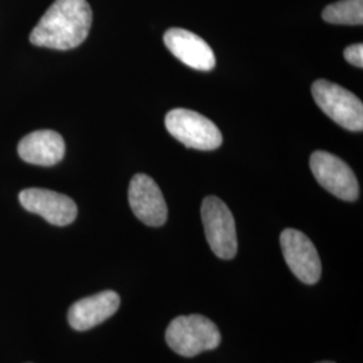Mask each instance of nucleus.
<instances>
[{
	"mask_svg": "<svg viewBox=\"0 0 363 363\" xmlns=\"http://www.w3.org/2000/svg\"><path fill=\"white\" fill-rule=\"evenodd\" d=\"M91 6L86 0H55L30 34V42L39 48L70 50L89 34Z\"/></svg>",
	"mask_w": 363,
	"mask_h": 363,
	"instance_id": "obj_1",
	"label": "nucleus"
},
{
	"mask_svg": "<svg viewBox=\"0 0 363 363\" xmlns=\"http://www.w3.org/2000/svg\"><path fill=\"white\" fill-rule=\"evenodd\" d=\"M169 349L182 357L191 358L220 346L218 327L202 315H184L171 320L166 331Z\"/></svg>",
	"mask_w": 363,
	"mask_h": 363,
	"instance_id": "obj_2",
	"label": "nucleus"
},
{
	"mask_svg": "<svg viewBox=\"0 0 363 363\" xmlns=\"http://www.w3.org/2000/svg\"><path fill=\"white\" fill-rule=\"evenodd\" d=\"M312 97L327 116L352 132L363 130L362 101L350 91L327 79L312 84Z\"/></svg>",
	"mask_w": 363,
	"mask_h": 363,
	"instance_id": "obj_3",
	"label": "nucleus"
},
{
	"mask_svg": "<svg viewBox=\"0 0 363 363\" xmlns=\"http://www.w3.org/2000/svg\"><path fill=\"white\" fill-rule=\"evenodd\" d=\"M166 128L171 136L189 148L201 151L217 150L222 144V135L218 127L201 113L177 108L166 116Z\"/></svg>",
	"mask_w": 363,
	"mask_h": 363,
	"instance_id": "obj_4",
	"label": "nucleus"
},
{
	"mask_svg": "<svg viewBox=\"0 0 363 363\" xmlns=\"http://www.w3.org/2000/svg\"><path fill=\"white\" fill-rule=\"evenodd\" d=\"M202 222L208 245L222 259H232L237 255L235 220L229 208L217 196H208L201 208Z\"/></svg>",
	"mask_w": 363,
	"mask_h": 363,
	"instance_id": "obj_5",
	"label": "nucleus"
},
{
	"mask_svg": "<svg viewBox=\"0 0 363 363\" xmlns=\"http://www.w3.org/2000/svg\"><path fill=\"white\" fill-rule=\"evenodd\" d=\"M310 167L318 183L342 201L354 202L359 196V184L354 171L340 157L325 151H315Z\"/></svg>",
	"mask_w": 363,
	"mask_h": 363,
	"instance_id": "obj_6",
	"label": "nucleus"
},
{
	"mask_svg": "<svg viewBox=\"0 0 363 363\" xmlns=\"http://www.w3.org/2000/svg\"><path fill=\"white\" fill-rule=\"evenodd\" d=\"M280 245L286 265L304 284H316L322 276V262L311 240L296 229H286Z\"/></svg>",
	"mask_w": 363,
	"mask_h": 363,
	"instance_id": "obj_7",
	"label": "nucleus"
},
{
	"mask_svg": "<svg viewBox=\"0 0 363 363\" xmlns=\"http://www.w3.org/2000/svg\"><path fill=\"white\" fill-rule=\"evenodd\" d=\"M128 201L138 220L148 226H162L167 220V205L157 183L145 174H136L130 183Z\"/></svg>",
	"mask_w": 363,
	"mask_h": 363,
	"instance_id": "obj_8",
	"label": "nucleus"
},
{
	"mask_svg": "<svg viewBox=\"0 0 363 363\" xmlns=\"http://www.w3.org/2000/svg\"><path fill=\"white\" fill-rule=\"evenodd\" d=\"M19 202L27 211L38 214L55 226H67L77 218V205L67 196L46 189L21 191Z\"/></svg>",
	"mask_w": 363,
	"mask_h": 363,
	"instance_id": "obj_9",
	"label": "nucleus"
},
{
	"mask_svg": "<svg viewBox=\"0 0 363 363\" xmlns=\"http://www.w3.org/2000/svg\"><path fill=\"white\" fill-rule=\"evenodd\" d=\"M164 45L184 65L208 72L216 66V55L205 39L184 28H169L163 37Z\"/></svg>",
	"mask_w": 363,
	"mask_h": 363,
	"instance_id": "obj_10",
	"label": "nucleus"
},
{
	"mask_svg": "<svg viewBox=\"0 0 363 363\" xmlns=\"http://www.w3.org/2000/svg\"><path fill=\"white\" fill-rule=\"evenodd\" d=\"M120 296L115 291H103L76 301L67 312V322L76 331H88L116 313Z\"/></svg>",
	"mask_w": 363,
	"mask_h": 363,
	"instance_id": "obj_11",
	"label": "nucleus"
},
{
	"mask_svg": "<svg viewBox=\"0 0 363 363\" xmlns=\"http://www.w3.org/2000/svg\"><path fill=\"white\" fill-rule=\"evenodd\" d=\"M62 136L52 130H40L26 135L18 145V154L30 164L49 167L58 164L65 156Z\"/></svg>",
	"mask_w": 363,
	"mask_h": 363,
	"instance_id": "obj_12",
	"label": "nucleus"
},
{
	"mask_svg": "<svg viewBox=\"0 0 363 363\" xmlns=\"http://www.w3.org/2000/svg\"><path fill=\"white\" fill-rule=\"evenodd\" d=\"M322 18L333 25H362L363 0H340L327 6Z\"/></svg>",
	"mask_w": 363,
	"mask_h": 363,
	"instance_id": "obj_13",
	"label": "nucleus"
},
{
	"mask_svg": "<svg viewBox=\"0 0 363 363\" xmlns=\"http://www.w3.org/2000/svg\"><path fill=\"white\" fill-rule=\"evenodd\" d=\"M345 58L351 65L363 67V45L355 43L345 49Z\"/></svg>",
	"mask_w": 363,
	"mask_h": 363,
	"instance_id": "obj_14",
	"label": "nucleus"
},
{
	"mask_svg": "<svg viewBox=\"0 0 363 363\" xmlns=\"http://www.w3.org/2000/svg\"><path fill=\"white\" fill-rule=\"evenodd\" d=\"M318 363H334V362H330V361H323V362H318Z\"/></svg>",
	"mask_w": 363,
	"mask_h": 363,
	"instance_id": "obj_15",
	"label": "nucleus"
}]
</instances>
